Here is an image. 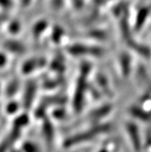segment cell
<instances>
[{
    "instance_id": "1",
    "label": "cell",
    "mask_w": 151,
    "mask_h": 152,
    "mask_svg": "<svg viewBox=\"0 0 151 152\" xmlns=\"http://www.w3.org/2000/svg\"><path fill=\"white\" fill-rule=\"evenodd\" d=\"M107 129V127H98L96 129H93L91 131H86L84 133L80 134V135H77V136H74V137H71V138L68 139V141L66 140L65 143V146L66 147H70L72 145H77V144H80L82 142H84L86 141L87 140H90V139L94 137L96 135H97L98 133L102 132V131H105V130Z\"/></svg>"
},
{
    "instance_id": "2",
    "label": "cell",
    "mask_w": 151,
    "mask_h": 152,
    "mask_svg": "<svg viewBox=\"0 0 151 152\" xmlns=\"http://www.w3.org/2000/svg\"><path fill=\"white\" fill-rule=\"evenodd\" d=\"M0 3L3 6H10L12 4L11 0H0Z\"/></svg>"
},
{
    "instance_id": "3",
    "label": "cell",
    "mask_w": 151,
    "mask_h": 152,
    "mask_svg": "<svg viewBox=\"0 0 151 152\" xmlns=\"http://www.w3.org/2000/svg\"><path fill=\"white\" fill-rule=\"evenodd\" d=\"M6 62V59H5V56L2 54H0V66L2 65Z\"/></svg>"
},
{
    "instance_id": "4",
    "label": "cell",
    "mask_w": 151,
    "mask_h": 152,
    "mask_svg": "<svg viewBox=\"0 0 151 152\" xmlns=\"http://www.w3.org/2000/svg\"><path fill=\"white\" fill-rule=\"evenodd\" d=\"M31 0H22V2H23V4H27L29 3V2H30Z\"/></svg>"
},
{
    "instance_id": "5",
    "label": "cell",
    "mask_w": 151,
    "mask_h": 152,
    "mask_svg": "<svg viewBox=\"0 0 151 152\" xmlns=\"http://www.w3.org/2000/svg\"><path fill=\"white\" fill-rule=\"evenodd\" d=\"M97 2H108L109 0H96Z\"/></svg>"
}]
</instances>
